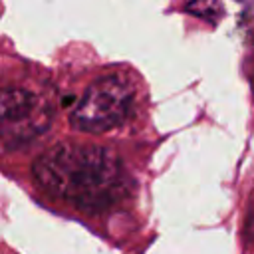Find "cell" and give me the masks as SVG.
Here are the masks:
<instances>
[{
    "mask_svg": "<svg viewBox=\"0 0 254 254\" xmlns=\"http://www.w3.org/2000/svg\"><path fill=\"white\" fill-rule=\"evenodd\" d=\"M32 173L50 194L87 210L119 200L127 183L123 167L111 151L81 143L50 147L36 159Z\"/></svg>",
    "mask_w": 254,
    "mask_h": 254,
    "instance_id": "6da1fadb",
    "label": "cell"
},
{
    "mask_svg": "<svg viewBox=\"0 0 254 254\" xmlns=\"http://www.w3.org/2000/svg\"><path fill=\"white\" fill-rule=\"evenodd\" d=\"M133 105V87L121 75L95 79L69 115V123L87 133H105L121 125Z\"/></svg>",
    "mask_w": 254,
    "mask_h": 254,
    "instance_id": "7a4b0ae2",
    "label": "cell"
},
{
    "mask_svg": "<svg viewBox=\"0 0 254 254\" xmlns=\"http://www.w3.org/2000/svg\"><path fill=\"white\" fill-rule=\"evenodd\" d=\"M36 97L20 87H2L0 89V131L4 129H24L28 117L34 115Z\"/></svg>",
    "mask_w": 254,
    "mask_h": 254,
    "instance_id": "3957f363",
    "label": "cell"
},
{
    "mask_svg": "<svg viewBox=\"0 0 254 254\" xmlns=\"http://www.w3.org/2000/svg\"><path fill=\"white\" fill-rule=\"evenodd\" d=\"M246 230H248V236L254 240V208L250 210L248 214V224H246Z\"/></svg>",
    "mask_w": 254,
    "mask_h": 254,
    "instance_id": "5b68a950",
    "label": "cell"
},
{
    "mask_svg": "<svg viewBox=\"0 0 254 254\" xmlns=\"http://www.w3.org/2000/svg\"><path fill=\"white\" fill-rule=\"evenodd\" d=\"M187 10L192 12L194 16H198V18H202V20L212 22V24L222 16L220 0H190L187 4Z\"/></svg>",
    "mask_w": 254,
    "mask_h": 254,
    "instance_id": "277c9868",
    "label": "cell"
}]
</instances>
